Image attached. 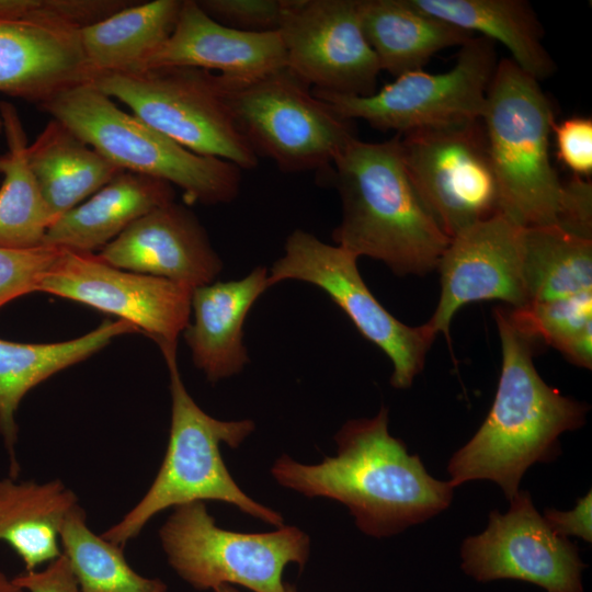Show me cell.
Returning <instances> with one entry per match:
<instances>
[{
    "mask_svg": "<svg viewBox=\"0 0 592 592\" xmlns=\"http://www.w3.org/2000/svg\"><path fill=\"white\" fill-rule=\"evenodd\" d=\"M338 453L317 465L284 455L272 467L278 483L307 497L348 506L357 527L375 537L398 534L447 509L454 487L433 478L418 455L388 431V410L348 421L335 435Z\"/></svg>",
    "mask_w": 592,
    "mask_h": 592,
    "instance_id": "6da1fadb",
    "label": "cell"
},
{
    "mask_svg": "<svg viewBox=\"0 0 592 592\" xmlns=\"http://www.w3.org/2000/svg\"><path fill=\"white\" fill-rule=\"evenodd\" d=\"M502 366L492 407L479 430L448 460L449 483L496 482L510 501L525 471L561 453L559 436L579 429L588 406L548 386L533 363V341L494 309Z\"/></svg>",
    "mask_w": 592,
    "mask_h": 592,
    "instance_id": "7a4b0ae2",
    "label": "cell"
},
{
    "mask_svg": "<svg viewBox=\"0 0 592 592\" xmlns=\"http://www.w3.org/2000/svg\"><path fill=\"white\" fill-rule=\"evenodd\" d=\"M327 177L342 204L332 232L337 246L382 261L399 276L436 269L451 239L414 189L398 134L382 143L353 138Z\"/></svg>",
    "mask_w": 592,
    "mask_h": 592,
    "instance_id": "3957f363",
    "label": "cell"
},
{
    "mask_svg": "<svg viewBox=\"0 0 592 592\" xmlns=\"http://www.w3.org/2000/svg\"><path fill=\"white\" fill-rule=\"evenodd\" d=\"M160 350L170 375L171 424L167 452L145 496L101 536L124 547L160 511L205 500L234 504L251 516L283 526L280 513L241 490L220 454V443L238 447L254 430L253 421H221L204 412L183 384L177 346Z\"/></svg>",
    "mask_w": 592,
    "mask_h": 592,
    "instance_id": "277c9868",
    "label": "cell"
},
{
    "mask_svg": "<svg viewBox=\"0 0 592 592\" xmlns=\"http://www.w3.org/2000/svg\"><path fill=\"white\" fill-rule=\"evenodd\" d=\"M555 123L539 81L510 58L501 59L481 117L500 209L522 227L558 226L565 197L549 157Z\"/></svg>",
    "mask_w": 592,
    "mask_h": 592,
    "instance_id": "5b68a950",
    "label": "cell"
},
{
    "mask_svg": "<svg viewBox=\"0 0 592 592\" xmlns=\"http://www.w3.org/2000/svg\"><path fill=\"white\" fill-rule=\"evenodd\" d=\"M38 107L119 169L178 186L186 204L230 203L239 193L238 166L186 149L118 109L91 81L65 89Z\"/></svg>",
    "mask_w": 592,
    "mask_h": 592,
    "instance_id": "8992f818",
    "label": "cell"
},
{
    "mask_svg": "<svg viewBox=\"0 0 592 592\" xmlns=\"http://www.w3.org/2000/svg\"><path fill=\"white\" fill-rule=\"evenodd\" d=\"M232 119L255 155L284 172L328 175L355 138L352 121L318 99L287 66L238 80L215 73Z\"/></svg>",
    "mask_w": 592,
    "mask_h": 592,
    "instance_id": "52a82bcc",
    "label": "cell"
},
{
    "mask_svg": "<svg viewBox=\"0 0 592 592\" xmlns=\"http://www.w3.org/2000/svg\"><path fill=\"white\" fill-rule=\"evenodd\" d=\"M91 82L186 149L251 170L259 157L237 128L215 73L190 67L103 72Z\"/></svg>",
    "mask_w": 592,
    "mask_h": 592,
    "instance_id": "ba28073f",
    "label": "cell"
},
{
    "mask_svg": "<svg viewBox=\"0 0 592 592\" xmlns=\"http://www.w3.org/2000/svg\"><path fill=\"white\" fill-rule=\"evenodd\" d=\"M159 537L170 566L197 590L240 584L254 592H288L285 567L301 569L309 556V538L297 527L258 534L223 530L201 501L175 506Z\"/></svg>",
    "mask_w": 592,
    "mask_h": 592,
    "instance_id": "9c48e42d",
    "label": "cell"
},
{
    "mask_svg": "<svg viewBox=\"0 0 592 592\" xmlns=\"http://www.w3.org/2000/svg\"><path fill=\"white\" fill-rule=\"evenodd\" d=\"M497 64L493 42L474 36L460 46L448 71H410L368 95L312 93L343 118L403 135L481 121Z\"/></svg>",
    "mask_w": 592,
    "mask_h": 592,
    "instance_id": "30bf717a",
    "label": "cell"
},
{
    "mask_svg": "<svg viewBox=\"0 0 592 592\" xmlns=\"http://www.w3.org/2000/svg\"><path fill=\"white\" fill-rule=\"evenodd\" d=\"M284 250L269 272L270 287L295 280L323 291L358 332L389 357L394 367L391 385L410 387L436 337L428 325L407 326L386 310L364 283L356 264L358 258L342 247L296 229L287 237Z\"/></svg>",
    "mask_w": 592,
    "mask_h": 592,
    "instance_id": "8fae6325",
    "label": "cell"
},
{
    "mask_svg": "<svg viewBox=\"0 0 592 592\" xmlns=\"http://www.w3.org/2000/svg\"><path fill=\"white\" fill-rule=\"evenodd\" d=\"M399 136L409 178L449 239L501 213L481 121Z\"/></svg>",
    "mask_w": 592,
    "mask_h": 592,
    "instance_id": "7c38bea8",
    "label": "cell"
},
{
    "mask_svg": "<svg viewBox=\"0 0 592 592\" xmlns=\"http://www.w3.org/2000/svg\"><path fill=\"white\" fill-rule=\"evenodd\" d=\"M192 291L162 277L115 267L93 252L67 249H61L37 287V292L115 315L147 333L160 349L177 346L189 325Z\"/></svg>",
    "mask_w": 592,
    "mask_h": 592,
    "instance_id": "4fadbf2b",
    "label": "cell"
},
{
    "mask_svg": "<svg viewBox=\"0 0 592 592\" xmlns=\"http://www.w3.org/2000/svg\"><path fill=\"white\" fill-rule=\"evenodd\" d=\"M286 66L309 87L368 95L380 67L362 27L360 0H283Z\"/></svg>",
    "mask_w": 592,
    "mask_h": 592,
    "instance_id": "5bb4252c",
    "label": "cell"
},
{
    "mask_svg": "<svg viewBox=\"0 0 592 592\" xmlns=\"http://www.w3.org/2000/svg\"><path fill=\"white\" fill-rule=\"evenodd\" d=\"M463 571L479 582L520 580L546 592H583L587 567L578 547L556 534L527 491L510 500L508 512L493 510L486 530L460 548Z\"/></svg>",
    "mask_w": 592,
    "mask_h": 592,
    "instance_id": "9a60e30c",
    "label": "cell"
},
{
    "mask_svg": "<svg viewBox=\"0 0 592 592\" xmlns=\"http://www.w3.org/2000/svg\"><path fill=\"white\" fill-rule=\"evenodd\" d=\"M522 226L503 213L479 221L451 239L441 255V295L425 322L449 338V325L460 307L497 299L522 308L527 304L523 282Z\"/></svg>",
    "mask_w": 592,
    "mask_h": 592,
    "instance_id": "2e32d148",
    "label": "cell"
},
{
    "mask_svg": "<svg viewBox=\"0 0 592 592\" xmlns=\"http://www.w3.org/2000/svg\"><path fill=\"white\" fill-rule=\"evenodd\" d=\"M98 255L115 267L191 289L215 282L223 269L195 214L174 201L135 220Z\"/></svg>",
    "mask_w": 592,
    "mask_h": 592,
    "instance_id": "e0dca14e",
    "label": "cell"
},
{
    "mask_svg": "<svg viewBox=\"0 0 592 592\" xmlns=\"http://www.w3.org/2000/svg\"><path fill=\"white\" fill-rule=\"evenodd\" d=\"M285 66L286 53L278 31L236 30L215 21L196 0H183L173 32L139 70L190 67L246 80Z\"/></svg>",
    "mask_w": 592,
    "mask_h": 592,
    "instance_id": "ac0fdd59",
    "label": "cell"
},
{
    "mask_svg": "<svg viewBox=\"0 0 592 592\" xmlns=\"http://www.w3.org/2000/svg\"><path fill=\"white\" fill-rule=\"evenodd\" d=\"M79 31L0 21V93L41 105L91 81Z\"/></svg>",
    "mask_w": 592,
    "mask_h": 592,
    "instance_id": "d6986e66",
    "label": "cell"
},
{
    "mask_svg": "<svg viewBox=\"0 0 592 592\" xmlns=\"http://www.w3.org/2000/svg\"><path fill=\"white\" fill-rule=\"evenodd\" d=\"M267 275L264 266H258L240 280L192 291L193 322L184 329V339L209 383L240 373L249 362L243 325L255 300L270 288Z\"/></svg>",
    "mask_w": 592,
    "mask_h": 592,
    "instance_id": "ffe728a7",
    "label": "cell"
},
{
    "mask_svg": "<svg viewBox=\"0 0 592 592\" xmlns=\"http://www.w3.org/2000/svg\"><path fill=\"white\" fill-rule=\"evenodd\" d=\"M174 196L170 183L123 170L83 203L56 218L43 246L80 252L101 250L135 220L173 202Z\"/></svg>",
    "mask_w": 592,
    "mask_h": 592,
    "instance_id": "44dd1931",
    "label": "cell"
},
{
    "mask_svg": "<svg viewBox=\"0 0 592 592\" xmlns=\"http://www.w3.org/2000/svg\"><path fill=\"white\" fill-rule=\"evenodd\" d=\"M135 331H139L137 327L118 319L105 320L89 333L64 342L34 344L0 339V435L10 457L11 477L16 478L19 471L15 414L27 391L96 353L113 338Z\"/></svg>",
    "mask_w": 592,
    "mask_h": 592,
    "instance_id": "7402d4cb",
    "label": "cell"
},
{
    "mask_svg": "<svg viewBox=\"0 0 592 592\" xmlns=\"http://www.w3.org/2000/svg\"><path fill=\"white\" fill-rule=\"evenodd\" d=\"M364 35L380 70L395 78L423 69L440 50L462 46L474 34L422 12L408 0H360Z\"/></svg>",
    "mask_w": 592,
    "mask_h": 592,
    "instance_id": "603a6c76",
    "label": "cell"
},
{
    "mask_svg": "<svg viewBox=\"0 0 592 592\" xmlns=\"http://www.w3.org/2000/svg\"><path fill=\"white\" fill-rule=\"evenodd\" d=\"M408 1L426 14L501 43L510 52V59L537 81L549 78L556 70V64L543 44V26L524 0Z\"/></svg>",
    "mask_w": 592,
    "mask_h": 592,
    "instance_id": "cb8c5ba5",
    "label": "cell"
},
{
    "mask_svg": "<svg viewBox=\"0 0 592 592\" xmlns=\"http://www.w3.org/2000/svg\"><path fill=\"white\" fill-rule=\"evenodd\" d=\"M78 504L75 492L60 480L46 482L0 479V542L21 558L25 570L58 558L60 528Z\"/></svg>",
    "mask_w": 592,
    "mask_h": 592,
    "instance_id": "d4e9b609",
    "label": "cell"
},
{
    "mask_svg": "<svg viewBox=\"0 0 592 592\" xmlns=\"http://www.w3.org/2000/svg\"><path fill=\"white\" fill-rule=\"evenodd\" d=\"M27 161L54 219L123 171L54 118L27 146Z\"/></svg>",
    "mask_w": 592,
    "mask_h": 592,
    "instance_id": "484cf974",
    "label": "cell"
},
{
    "mask_svg": "<svg viewBox=\"0 0 592 592\" xmlns=\"http://www.w3.org/2000/svg\"><path fill=\"white\" fill-rule=\"evenodd\" d=\"M183 0L134 2L79 31L86 62L93 76L139 70L171 35Z\"/></svg>",
    "mask_w": 592,
    "mask_h": 592,
    "instance_id": "4316f807",
    "label": "cell"
},
{
    "mask_svg": "<svg viewBox=\"0 0 592 592\" xmlns=\"http://www.w3.org/2000/svg\"><path fill=\"white\" fill-rule=\"evenodd\" d=\"M0 118L8 151L0 156V248L43 246L54 217L27 161V137L16 107L0 101Z\"/></svg>",
    "mask_w": 592,
    "mask_h": 592,
    "instance_id": "83f0119b",
    "label": "cell"
},
{
    "mask_svg": "<svg viewBox=\"0 0 592 592\" xmlns=\"http://www.w3.org/2000/svg\"><path fill=\"white\" fill-rule=\"evenodd\" d=\"M522 263L526 305L592 291L591 238L556 225L524 227Z\"/></svg>",
    "mask_w": 592,
    "mask_h": 592,
    "instance_id": "f1b7e54d",
    "label": "cell"
},
{
    "mask_svg": "<svg viewBox=\"0 0 592 592\" xmlns=\"http://www.w3.org/2000/svg\"><path fill=\"white\" fill-rule=\"evenodd\" d=\"M60 545L81 592H167L160 579L144 577L128 565L123 547L92 532L79 504L62 522Z\"/></svg>",
    "mask_w": 592,
    "mask_h": 592,
    "instance_id": "f546056e",
    "label": "cell"
},
{
    "mask_svg": "<svg viewBox=\"0 0 592 592\" xmlns=\"http://www.w3.org/2000/svg\"><path fill=\"white\" fill-rule=\"evenodd\" d=\"M513 322L532 339H543L570 362L592 365V291L506 309Z\"/></svg>",
    "mask_w": 592,
    "mask_h": 592,
    "instance_id": "4dcf8cb0",
    "label": "cell"
},
{
    "mask_svg": "<svg viewBox=\"0 0 592 592\" xmlns=\"http://www.w3.org/2000/svg\"><path fill=\"white\" fill-rule=\"evenodd\" d=\"M60 252V248L49 246L23 250L0 248V307L37 292L42 277Z\"/></svg>",
    "mask_w": 592,
    "mask_h": 592,
    "instance_id": "1f68e13d",
    "label": "cell"
},
{
    "mask_svg": "<svg viewBox=\"0 0 592 592\" xmlns=\"http://www.w3.org/2000/svg\"><path fill=\"white\" fill-rule=\"evenodd\" d=\"M215 21L247 32L278 31L283 0H196Z\"/></svg>",
    "mask_w": 592,
    "mask_h": 592,
    "instance_id": "d6a6232c",
    "label": "cell"
},
{
    "mask_svg": "<svg viewBox=\"0 0 592 592\" xmlns=\"http://www.w3.org/2000/svg\"><path fill=\"white\" fill-rule=\"evenodd\" d=\"M558 159L574 177L588 178L592 173V119L569 117L554 123L553 129Z\"/></svg>",
    "mask_w": 592,
    "mask_h": 592,
    "instance_id": "836d02e7",
    "label": "cell"
},
{
    "mask_svg": "<svg viewBox=\"0 0 592 592\" xmlns=\"http://www.w3.org/2000/svg\"><path fill=\"white\" fill-rule=\"evenodd\" d=\"M558 226L572 234L591 238L592 184L588 178L573 175L572 180L565 182V197Z\"/></svg>",
    "mask_w": 592,
    "mask_h": 592,
    "instance_id": "e575fe53",
    "label": "cell"
},
{
    "mask_svg": "<svg viewBox=\"0 0 592 592\" xmlns=\"http://www.w3.org/2000/svg\"><path fill=\"white\" fill-rule=\"evenodd\" d=\"M13 581L25 592H81L67 557L61 554L44 569L24 571Z\"/></svg>",
    "mask_w": 592,
    "mask_h": 592,
    "instance_id": "d590c367",
    "label": "cell"
},
{
    "mask_svg": "<svg viewBox=\"0 0 592 592\" xmlns=\"http://www.w3.org/2000/svg\"><path fill=\"white\" fill-rule=\"evenodd\" d=\"M592 497L589 491L577 501L576 506L570 511H558L546 509L544 519L549 527L559 536H577L585 542L592 540L591 526Z\"/></svg>",
    "mask_w": 592,
    "mask_h": 592,
    "instance_id": "8d00e7d4",
    "label": "cell"
},
{
    "mask_svg": "<svg viewBox=\"0 0 592 592\" xmlns=\"http://www.w3.org/2000/svg\"><path fill=\"white\" fill-rule=\"evenodd\" d=\"M0 592H25L0 569Z\"/></svg>",
    "mask_w": 592,
    "mask_h": 592,
    "instance_id": "74e56055",
    "label": "cell"
},
{
    "mask_svg": "<svg viewBox=\"0 0 592 592\" xmlns=\"http://www.w3.org/2000/svg\"><path fill=\"white\" fill-rule=\"evenodd\" d=\"M214 592H239L231 584H221L214 589Z\"/></svg>",
    "mask_w": 592,
    "mask_h": 592,
    "instance_id": "f35d334b",
    "label": "cell"
},
{
    "mask_svg": "<svg viewBox=\"0 0 592 592\" xmlns=\"http://www.w3.org/2000/svg\"><path fill=\"white\" fill-rule=\"evenodd\" d=\"M288 592H296L293 587L288 585Z\"/></svg>",
    "mask_w": 592,
    "mask_h": 592,
    "instance_id": "ab89813d",
    "label": "cell"
},
{
    "mask_svg": "<svg viewBox=\"0 0 592 592\" xmlns=\"http://www.w3.org/2000/svg\"><path fill=\"white\" fill-rule=\"evenodd\" d=\"M2 129H3V127H2V122H1V118H0V133H1Z\"/></svg>",
    "mask_w": 592,
    "mask_h": 592,
    "instance_id": "60d3db41",
    "label": "cell"
}]
</instances>
